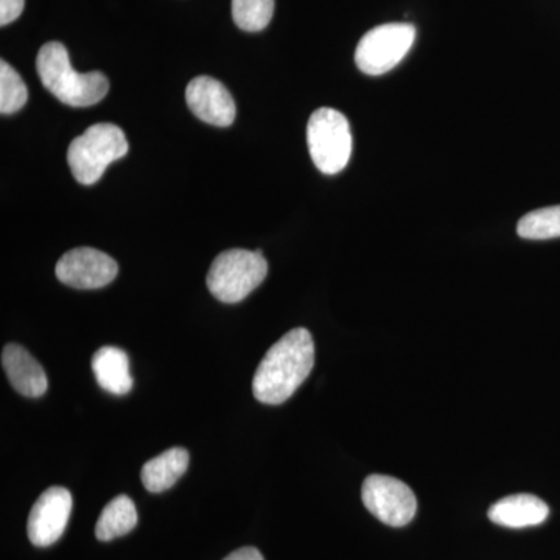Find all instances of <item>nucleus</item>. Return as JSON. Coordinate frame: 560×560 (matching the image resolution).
Returning <instances> with one entry per match:
<instances>
[{
  "instance_id": "obj_16",
  "label": "nucleus",
  "mask_w": 560,
  "mask_h": 560,
  "mask_svg": "<svg viewBox=\"0 0 560 560\" xmlns=\"http://www.w3.org/2000/svg\"><path fill=\"white\" fill-rule=\"evenodd\" d=\"M517 232L526 241H550L560 237V206L526 213L518 221Z\"/></svg>"
},
{
  "instance_id": "obj_17",
  "label": "nucleus",
  "mask_w": 560,
  "mask_h": 560,
  "mask_svg": "<svg viewBox=\"0 0 560 560\" xmlns=\"http://www.w3.org/2000/svg\"><path fill=\"white\" fill-rule=\"evenodd\" d=\"M275 13V0H232V18L245 32H261Z\"/></svg>"
},
{
  "instance_id": "obj_11",
  "label": "nucleus",
  "mask_w": 560,
  "mask_h": 560,
  "mask_svg": "<svg viewBox=\"0 0 560 560\" xmlns=\"http://www.w3.org/2000/svg\"><path fill=\"white\" fill-rule=\"evenodd\" d=\"M2 368L11 386L25 397H40L46 394V372L27 349L20 345H7L2 350Z\"/></svg>"
},
{
  "instance_id": "obj_19",
  "label": "nucleus",
  "mask_w": 560,
  "mask_h": 560,
  "mask_svg": "<svg viewBox=\"0 0 560 560\" xmlns=\"http://www.w3.org/2000/svg\"><path fill=\"white\" fill-rule=\"evenodd\" d=\"M25 0H0V25L11 24L21 16Z\"/></svg>"
},
{
  "instance_id": "obj_1",
  "label": "nucleus",
  "mask_w": 560,
  "mask_h": 560,
  "mask_svg": "<svg viewBox=\"0 0 560 560\" xmlns=\"http://www.w3.org/2000/svg\"><path fill=\"white\" fill-rule=\"evenodd\" d=\"M315 366V342L304 327L290 330L268 349L253 378V393L265 405L290 399Z\"/></svg>"
},
{
  "instance_id": "obj_14",
  "label": "nucleus",
  "mask_w": 560,
  "mask_h": 560,
  "mask_svg": "<svg viewBox=\"0 0 560 560\" xmlns=\"http://www.w3.org/2000/svg\"><path fill=\"white\" fill-rule=\"evenodd\" d=\"M189 452L183 447L168 448L156 458L150 459L140 471L143 486L151 493L171 489L186 474L189 467Z\"/></svg>"
},
{
  "instance_id": "obj_10",
  "label": "nucleus",
  "mask_w": 560,
  "mask_h": 560,
  "mask_svg": "<svg viewBox=\"0 0 560 560\" xmlns=\"http://www.w3.org/2000/svg\"><path fill=\"white\" fill-rule=\"evenodd\" d=\"M186 101L198 119L215 127H230L235 120V103L230 91L212 77H197L186 90Z\"/></svg>"
},
{
  "instance_id": "obj_5",
  "label": "nucleus",
  "mask_w": 560,
  "mask_h": 560,
  "mask_svg": "<svg viewBox=\"0 0 560 560\" xmlns=\"http://www.w3.org/2000/svg\"><path fill=\"white\" fill-rule=\"evenodd\" d=\"M308 151L313 164L324 175H337L348 167L352 156V131L349 120L340 110L316 109L308 120Z\"/></svg>"
},
{
  "instance_id": "obj_18",
  "label": "nucleus",
  "mask_w": 560,
  "mask_h": 560,
  "mask_svg": "<svg viewBox=\"0 0 560 560\" xmlns=\"http://www.w3.org/2000/svg\"><path fill=\"white\" fill-rule=\"evenodd\" d=\"M28 91L24 80L9 62H0V113L14 114L24 108Z\"/></svg>"
},
{
  "instance_id": "obj_9",
  "label": "nucleus",
  "mask_w": 560,
  "mask_h": 560,
  "mask_svg": "<svg viewBox=\"0 0 560 560\" xmlns=\"http://www.w3.org/2000/svg\"><path fill=\"white\" fill-rule=\"evenodd\" d=\"M72 511V495L68 489L54 486L40 493L28 515V539L35 547H50L61 539Z\"/></svg>"
},
{
  "instance_id": "obj_6",
  "label": "nucleus",
  "mask_w": 560,
  "mask_h": 560,
  "mask_svg": "<svg viewBox=\"0 0 560 560\" xmlns=\"http://www.w3.org/2000/svg\"><path fill=\"white\" fill-rule=\"evenodd\" d=\"M416 33L415 25L407 22H390L372 28L357 46V66L368 75L389 72L410 54Z\"/></svg>"
},
{
  "instance_id": "obj_20",
  "label": "nucleus",
  "mask_w": 560,
  "mask_h": 560,
  "mask_svg": "<svg viewBox=\"0 0 560 560\" xmlns=\"http://www.w3.org/2000/svg\"><path fill=\"white\" fill-rule=\"evenodd\" d=\"M223 560H265L264 556H261V552L257 550V548L253 547H245L241 548V550L231 552L228 558H224Z\"/></svg>"
},
{
  "instance_id": "obj_8",
  "label": "nucleus",
  "mask_w": 560,
  "mask_h": 560,
  "mask_svg": "<svg viewBox=\"0 0 560 560\" xmlns=\"http://www.w3.org/2000/svg\"><path fill=\"white\" fill-rule=\"evenodd\" d=\"M55 272L65 285L79 290H95L108 285L117 278L119 265L108 254L84 246L66 253L58 260Z\"/></svg>"
},
{
  "instance_id": "obj_2",
  "label": "nucleus",
  "mask_w": 560,
  "mask_h": 560,
  "mask_svg": "<svg viewBox=\"0 0 560 560\" xmlns=\"http://www.w3.org/2000/svg\"><path fill=\"white\" fill-rule=\"evenodd\" d=\"M36 70L44 88L73 108H88L105 98L109 81L102 72H77L65 44L51 40L40 47Z\"/></svg>"
},
{
  "instance_id": "obj_12",
  "label": "nucleus",
  "mask_w": 560,
  "mask_h": 560,
  "mask_svg": "<svg viewBox=\"0 0 560 560\" xmlns=\"http://www.w3.org/2000/svg\"><path fill=\"white\" fill-rule=\"evenodd\" d=\"M550 508L539 497L529 493L504 497L489 510V518L504 528L521 529L547 521Z\"/></svg>"
},
{
  "instance_id": "obj_13",
  "label": "nucleus",
  "mask_w": 560,
  "mask_h": 560,
  "mask_svg": "<svg viewBox=\"0 0 560 560\" xmlns=\"http://www.w3.org/2000/svg\"><path fill=\"white\" fill-rule=\"evenodd\" d=\"M95 381L114 396H125L132 388L130 359L127 352L114 346H103L92 357Z\"/></svg>"
},
{
  "instance_id": "obj_15",
  "label": "nucleus",
  "mask_w": 560,
  "mask_h": 560,
  "mask_svg": "<svg viewBox=\"0 0 560 560\" xmlns=\"http://www.w3.org/2000/svg\"><path fill=\"white\" fill-rule=\"evenodd\" d=\"M138 525V511L135 501L127 495H117L103 508L95 536L98 540L109 541L125 536Z\"/></svg>"
},
{
  "instance_id": "obj_4",
  "label": "nucleus",
  "mask_w": 560,
  "mask_h": 560,
  "mask_svg": "<svg viewBox=\"0 0 560 560\" xmlns=\"http://www.w3.org/2000/svg\"><path fill=\"white\" fill-rule=\"evenodd\" d=\"M268 275V261L260 250L228 249L210 265V293L224 304H237L253 293Z\"/></svg>"
},
{
  "instance_id": "obj_7",
  "label": "nucleus",
  "mask_w": 560,
  "mask_h": 560,
  "mask_svg": "<svg viewBox=\"0 0 560 560\" xmlns=\"http://www.w3.org/2000/svg\"><path fill=\"white\" fill-rule=\"evenodd\" d=\"M361 499L374 517L394 528L407 526L418 512V500L410 486L388 475L368 477L361 488Z\"/></svg>"
},
{
  "instance_id": "obj_3",
  "label": "nucleus",
  "mask_w": 560,
  "mask_h": 560,
  "mask_svg": "<svg viewBox=\"0 0 560 560\" xmlns=\"http://www.w3.org/2000/svg\"><path fill=\"white\" fill-rule=\"evenodd\" d=\"M130 145L125 132L114 124H97L73 139L68 150L72 175L83 186H92L102 178L108 165L127 156Z\"/></svg>"
}]
</instances>
